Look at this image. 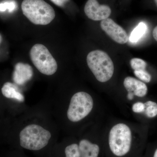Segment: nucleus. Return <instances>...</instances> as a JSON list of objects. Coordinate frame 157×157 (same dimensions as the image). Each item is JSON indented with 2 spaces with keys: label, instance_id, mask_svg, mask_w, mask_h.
I'll use <instances>...</instances> for the list:
<instances>
[{
  "label": "nucleus",
  "instance_id": "1",
  "mask_svg": "<svg viewBox=\"0 0 157 157\" xmlns=\"http://www.w3.org/2000/svg\"><path fill=\"white\" fill-rule=\"evenodd\" d=\"M107 148L113 157H129L134 151V136L132 129L124 123L114 125L109 130Z\"/></svg>",
  "mask_w": 157,
  "mask_h": 157
},
{
  "label": "nucleus",
  "instance_id": "2",
  "mask_svg": "<svg viewBox=\"0 0 157 157\" xmlns=\"http://www.w3.org/2000/svg\"><path fill=\"white\" fill-rule=\"evenodd\" d=\"M21 7L24 15L34 24L47 25L55 17L54 9L44 0H23Z\"/></svg>",
  "mask_w": 157,
  "mask_h": 157
},
{
  "label": "nucleus",
  "instance_id": "3",
  "mask_svg": "<svg viewBox=\"0 0 157 157\" xmlns=\"http://www.w3.org/2000/svg\"><path fill=\"white\" fill-rule=\"evenodd\" d=\"M51 138L50 132L36 124L29 125L19 134V144L21 147L38 151L48 146Z\"/></svg>",
  "mask_w": 157,
  "mask_h": 157
},
{
  "label": "nucleus",
  "instance_id": "4",
  "mask_svg": "<svg viewBox=\"0 0 157 157\" xmlns=\"http://www.w3.org/2000/svg\"><path fill=\"white\" fill-rule=\"evenodd\" d=\"M86 61L89 68L98 81L105 82L112 78L114 64L106 52L100 50L93 51L88 54Z\"/></svg>",
  "mask_w": 157,
  "mask_h": 157
},
{
  "label": "nucleus",
  "instance_id": "5",
  "mask_svg": "<svg viewBox=\"0 0 157 157\" xmlns=\"http://www.w3.org/2000/svg\"><path fill=\"white\" fill-rule=\"evenodd\" d=\"M94 101L90 95L85 92H78L73 95L67 110V117L73 122L79 121L90 113Z\"/></svg>",
  "mask_w": 157,
  "mask_h": 157
},
{
  "label": "nucleus",
  "instance_id": "6",
  "mask_svg": "<svg viewBox=\"0 0 157 157\" xmlns=\"http://www.w3.org/2000/svg\"><path fill=\"white\" fill-rule=\"evenodd\" d=\"M30 56L34 66L40 73L51 76L56 72V61L45 45L40 44L34 45L31 48Z\"/></svg>",
  "mask_w": 157,
  "mask_h": 157
},
{
  "label": "nucleus",
  "instance_id": "7",
  "mask_svg": "<svg viewBox=\"0 0 157 157\" xmlns=\"http://www.w3.org/2000/svg\"><path fill=\"white\" fill-rule=\"evenodd\" d=\"M101 26L111 39L119 44H124L128 41L129 37L126 32L111 18L101 21Z\"/></svg>",
  "mask_w": 157,
  "mask_h": 157
},
{
  "label": "nucleus",
  "instance_id": "8",
  "mask_svg": "<svg viewBox=\"0 0 157 157\" xmlns=\"http://www.w3.org/2000/svg\"><path fill=\"white\" fill-rule=\"evenodd\" d=\"M86 15L94 21H102L108 18L111 13L109 6L100 5L97 0H88L84 7Z\"/></svg>",
  "mask_w": 157,
  "mask_h": 157
},
{
  "label": "nucleus",
  "instance_id": "9",
  "mask_svg": "<svg viewBox=\"0 0 157 157\" xmlns=\"http://www.w3.org/2000/svg\"><path fill=\"white\" fill-rule=\"evenodd\" d=\"M33 75V68L28 64L17 63L14 67L13 79L16 84L22 85L30 80Z\"/></svg>",
  "mask_w": 157,
  "mask_h": 157
},
{
  "label": "nucleus",
  "instance_id": "10",
  "mask_svg": "<svg viewBox=\"0 0 157 157\" xmlns=\"http://www.w3.org/2000/svg\"><path fill=\"white\" fill-rule=\"evenodd\" d=\"M124 86L128 92L133 93L134 95L139 98H143L147 94V87L145 83L134 77H126Z\"/></svg>",
  "mask_w": 157,
  "mask_h": 157
},
{
  "label": "nucleus",
  "instance_id": "11",
  "mask_svg": "<svg viewBox=\"0 0 157 157\" xmlns=\"http://www.w3.org/2000/svg\"><path fill=\"white\" fill-rule=\"evenodd\" d=\"M78 145L80 157H100L101 147L98 144L83 139L79 141Z\"/></svg>",
  "mask_w": 157,
  "mask_h": 157
},
{
  "label": "nucleus",
  "instance_id": "12",
  "mask_svg": "<svg viewBox=\"0 0 157 157\" xmlns=\"http://www.w3.org/2000/svg\"><path fill=\"white\" fill-rule=\"evenodd\" d=\"M2 92L6 98L15 99L20 102L25 101L24 97L20 92L17 86L11 82H7L4 84L2 88Z\"/></svg>",
  "mask_w": 157,
  "mask_h": 157
},
{
  "label": "nucleus",
  "instance_id": "13",
  "mask_svg": "<svg viewBox=\"0 0 157 157\" xmlns=\"http://www.w3.org/2000/svg\"><path fill=\"white\" fill-rule=\"evenodd\" d=\"M147 29V26L143 22H140L133 30L130 35L129 38L130 42L132 43L137 42L144 35Z\"/></svg>",
  "mask_w": 157,
  "mask_h": 157
},
{
  "label": "nucleus",
  "instance_id": "14",
  "mask_svg": "<svg viewBox=\"0 0 157 157\" xmlns=\"http://www.w3.org/2000/svg\"><path fill=\"white\" fill-rule=\"evenodd\" d=\"M64 157H80L78 144L71 143L65 146Z\"/></svg>",
  "mask_w": 157,
  "mask_h": 157
},
{
  "label": "nucleus",
  "instance_id": "15",
  "mask_svg": "<svg viewBox=\"0 0 157 157\" xmlns=\"http://www.w3.org/2000/svg\"><path fill=\"white\" fill-rule=\"evenodd\" d=\"M144 113L149 118H153L157 115V104L152 101H147L144 103Z\"/></svg>",
  "mask_w": 157,
  "mask_h": 157
},
{
  "label": "nucleus",
  "instance_id": "16",
  "mask_svg": "<svg viewBox=\"0 0 157 157\" xmlns=\"http://www.w3.org/2000/svg\"><path fill=\"white\" fill-rule=\"evenodd\" d=\"M130 65L134 71L146 70L147 65L144 60L137 58L132 59L130 61Z\"/></svg>",
  "mask_w": 157,
  "mask_h": 157
},
{
  "label": "nucleus",
  "instance_id": "17",
  "mask_svg": "<svg viewBox=\"0 0 157 157\" xmlns=\"http://www.w3.org/2000/svg\"><path fill=\"white\" fill-rule=\"evenodd\" d=\"M134 73L137 78L144 82L148 83L151 80V75L146 70L134 71Z\"/></svg>",
  "mask_w": 157,
  "mask_h": 157
},
{
  "label": "nucleus",
  "instance_id": "18",
  "mask_svg": "<svg viewBox=\"0 0 157 157\" xmlns=\"http://www.w3.org/2000/svg\"><path fill=\"white\" fill-rule=\"evenodd\" d=\"M16 7V3L14 1L0 3V11H5L6 10H8L9 12H11L14 11Z\"/></svg>",
  "mask_w": 157,
  "mask_h": 157
},
{
  "label": "nucleus",
  "instance_id": "19",
  "mask_svg": "<svg viewBox=\"0 0 157 157\" xmlns=\"http://www.w3.org/2000/svg\"><path fill=\"white\" fill-rule=\"evenodd\" d=\"M132 110L135 113H141L144 112L145 105L144 103L137 102L133 104L132 106Z\"/></svg>",
  "mask_w": 157,
  "mask_h": 157
},
{
  "label": "nucleus",
  "instance_id": "20",
  "mask_svg": "<svg viewBox=\"0 0 157 157\" xmlns=\"http://www.w3.org/2000/svg\"><path fill=\"white\" fill-rule=\"evenodd\" d=\"M50 1L56 6L62 7L64 6L66 3L69 2L70 0H50Z\"/></svg>",
  "mask_w": 157,
  "mask_h": 157
},
{
  "label": "nucleus",
  "instance_id": "21",
  "mask_svg": "<svg viewBox=\"0 0 157 157\" xmlns=\"http://www.w3.org/2000/svg\"><path fill=\"white\" fill-rule=\"evenodd\" d=\"M134 94L133 93L128 92V95H127V98L129 101H132L134 98Z\"/></svg>",
  "mask_w": 157,
  "mask_h": 157
},
{
  "label": "nucleus",
  "instance_id": "22",
  "mask_svg": "<svg viewBox=\"0 0 157 157\" xmlns=\"http://www.w3.org/2000/svg\"><path fill=\"white\" fill-rule=\"evenodd\" d=\"M153 36L155 40L157 42V26L155 28L153 31Z\"/></svg>",
  "mask_w": 157,
  "mask_h": 157
},
{
  "label": "nucleus",
  "instance_id": "23",
  "mask_svg": "<svg viewBox=\"0 0 157 157\" xmlns=\"http://www.w3.org/2000/svg\"><path fill=\"white\" fill-rule=\"evenodd\" d=\"M153 157H157V149L155 151Z\"/></svg>",
  "mask_w": 157,
  "mask_h": 157
},
{
  "label": "nucleus",
  "instance_id": "24",
  "mask_svg": "<svg viewBox=\"0 0 157 157\" xmlns=\"http://www.w3.org/2000/svg\"><path fill=\"white\" fill-rule=\"evenodd\" d=\"M2 36H1V35H0V43H1V42H2Z\"/></svg>",
  "mask_w": 157,
  "mask_h": 157
},
{
  "label": "nucleus",
  "instance_id": "25",
  "mask_svg": "<svg viewBox=\"0 0 157 157\" xmlns=\"http://www.w3.org/2000/svg\"><path fill=\"white\" fill-rule=\"evenodd\" d=\"M155 3L156 5L157 6V0H154Z\"/></svg>",
  "mask_w": 157,
  "mask_h": 157
}]
</instances>
